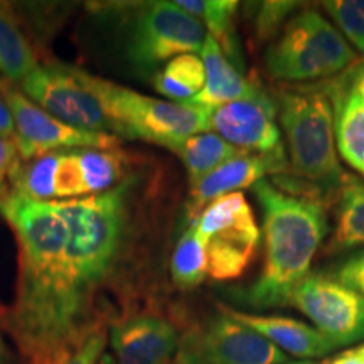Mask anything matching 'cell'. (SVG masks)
Masks as SVG:
<instances>
[{
	"label": "cell",
	"mask_w": 364,
	"mask_h": 364,
	"mask_svg": "<svg viewBox=\"0 0 364 364\" xmlns=\"http://www.w3.org/2000/svg\"><path fill=\"white\" fill-rule=\"evenodd\" d=\"M0 213L19 245V280L7 326L27 359L75 339L95 324L91 299L68 265V231L54 203L9 193Z\"/></svg>",
	"instance_id": "obj_1"
},
{
	"label": "cell",
	"mask_w": 364,
	"mask_h": 364,
	"mask_svg": "<svg viewBox=\"0 0 364 364\" xmlns=\"http://www.w3.org/2000/svg\"><path fill=\"white\" fill-rule=\"evenodd\" d=\"M263 215L265 257L258 280L240 300L255 309L289 306L326 236L322 201L306 193L280 189L263 179L253 186Z\"/></svg>",
	"instance_id": "obj_2"
},
{
	"label": "cell",
	"mask_w": 364,
	"mask_h": 364,
	"mask_svg": "<svg viewBox=\"0 0 364 364\" xmlns=\"http://www.w3.org/2000/svg\"><path fill=\"white\" fill-rule=\"evenodd\" d=\"M129 182L108 193L53 201L68 231L66 257L76 284L91 299L115 267L127 226Z\"/></svg>",
	"instance_id": "obj_3"
},
{
	"label": "cell",
	"mask_w": 364,
	"mask_h": 364,
	"mask_svg": "<svg viewBox=\"0 0 364 364\" xmlns=\"http://www.w3.org/2000/svg\"><path fill=\"white\" fill-rule=\"evenodd\" d=\"M277 105L295 179L306 182L314 196L346 186L336 152L334 107L327 91L287 90Z\"/></svg>",
	"instance_id": "obj_4"
},
{
	"label": "cell",
	"mask_w": 364,
	"mask_h": 364,
	"mask_svg": "<svg viewBox=\"0 0 364 364\" xmlns=\"http://www.w3.org/2000/svg\"><path fill=\"white\" fill-rule=\"evenodd\" d=\"M83 80L102 105L112 134L124 139L172 145L209 132L213 108L193 102H166L83 71Z\"/></svg>",
	"instance_id": "obj_5"
},
{
	"label": "cell",
	"mask_w": 364,
	"mask_h": 364,
	"mask_svg": "<svg viewBox=\"0 0 364 364\" xmlns=\"http://www.w3.org/2000/svg\"><path fill=\"white\" fill-rule=\"evenodd\" d=\"M356 54L316 9L290 17L265 53L267 73L277 81L302 83L327 78L353 65Z\"/></svg>",
	"instance_id": "obj_6"
},
{
	"label": "cell",
	"mask_w": 364,
	"mask_h": 364,
	"mask_svg": "<svg viewBox=\"0 0 364 364\" xmlns=\"http://www.w3.org/2000/svg\"><path fill=\"white\" fill-rule=\"evenodd\" d=\"M194 223L206 250L208 275L213 280H233L248 270L262 233L243 194L233 193L215 199Z\"/></svg>",
	"instance_id": "obj_7"
},
{
	"label": "cell",
	"mask_w": 364,
	"mask_h": 364,
	"mask_svg": "<svg viewBox=\"0 0 364 364\" xmlns=\"http://www.w3.org/2000/svg\"><path fill=\"white\" fill-rule=\"evenodd\" d=\"M184 332L177 364H287V354L220 307Z\"/></svg>",
	"instance_id": "obj_8"
},
{
	"label": "cell",
	"mask_w": 364,
	"mask_h": 364,
	"mask_svg": "<svg viewBox=\"0 0 364 364\" xmlns=\"http://www.w3.org/2000/svg\"><path fill=\"white\" fill-rule=\"evenodd\" d=\"M206 29L176 2H150L132 22L127 36V56L142 71L182 54L201 51Z\"/></svg>",
	"instance_id": "obj_9"
},
{
	"label": "cell",
	"mask_w": 364,
	"mask_h": 364,
	"mask_svg": "<svg viewBox=\"0 0 364 364\" xmlns=\"http://www.w3.org/2000/svg\"><path fill=\"white\" fill-rule=\"evenodd\" d=\"M0 95L6 100L16 127V144L22 161H31L59 149H100L110 150L120 145L112 134L86 132L63 124L27 98L9 80H0Z\"/></svg>",
	"instance_id": "obj_10"
},
{
	"label": "cell",
	"mask_w": 364,
	"mask_h": 364,
	"mask_svg": "<svg viewBox=\"0 0 364 364\" xmlns=\"http://www.w3.org/2000/svg\"><path fill=\"white\" fill-rule=\"evenodd\" d=\"M22 93L63 124L112 134L102 105L83 80V71L63 65L38 66L21 83ZM113 135V134H112Z\"/></svg>",
	"instance_id": "obj_11"
},
{
	"label": "cell",
	"mask_w": 364,
	"mask_h": 364,
	"mask_svg": "<svg viewBox=\"0 0 364 364\" xmlns=\"http://www.w3.org/2000/svg\"><path fill=\"white\" fill-rule=\"evenodd\" d=\"M277 117L279 105L258 85L250 97L213 108L209 130L233 147L272 159L289 171Z\"/></svg>",
	"instance_id": "obj_12"
},
{
	"label": "cell",
	"mask_w": 364,
	"mask_h": 364,
	"mask_svg": "<svg viewBox=\"0 0 364 364\" xmlns=\"http://www.w3.org/2000/svg\"><path fill=\"white\" fill-rule=\"evenodd\" d=\"M290 304L339 348L364 339V295L336 279L309 275L297 287Z\"/></svg>",
	"instance_id": "obj_13"
},
{
	"label": "cell",
	"mask_w": 364,
	"mask_h": 364,
	"mask_svg": "<svg viewBox=\"0 0 364 364\" xmlns=\"http://www.w3.org/2000/svg\"><path fill=\"white\" fill-rule=\"evenodd\" d=\"M110 343L118 364H166L177 353L179 336L164 317L134 314L112 326Z\"/></svg>",
	"instance_id": "obj_14"
},
{
	"label": "cell",
	"mask_w": 364,
	"mask_h": 364,
	"mask_svg": "<svg viewBox=\"0 0 364 364\" xmlns=\"http://www.w3.org/2000/svg\"><path fill=\"white\" fill-rule=\"evenodd\" d=\"M285 172L272 159L258 156V154L241 152L230 161L221 164L206 177L191 186L189 218L198 220L203 209L221 196L240 193L241 189L253 188L257 182L265 179L267 174Z\"/></svg>",
	"instance_id": "obj_15"
},
{
	"label": "cell",
	"mask_w": 364,
	"mask_h": 364,
	"mask_svg": "<svg viewBox=\"0 0 364 364\" xmlns=\"http://www.w3.org/2000/svg\"><path fill=\"white\" fill-rule=\"evenodd\" d=\"M225 311L241 324L248 326L250 329L270 341L280 351L284 349L297 358H321L339 348L334 341L318 332L316 327L295 318L255 316V314L233 311L230 307H225Z\"/></svg>",
	"instance_id": "obj_16"
},
{
	"label": "cell",
	"mask_w": 364,
	"mask_h": 364,
	"mask_svg": "<svg viewBox=\"0 0 364 364\" xmlns=\"http://www.w3.org/2000/svg\"><path fill=\"white\" fill-rule=\"evenodd\" d=\"M201 53L206 81H204L201 93L196 95L189 102L216 108L221 105L236 102V100L247 98L258 88V83L250 81L241 75L238 68L228 59L221 46L211 36H206Z\"/></svg>",
	"instance_id": "obj_17"
},
{
	"label": "cell",
	"mask_w": 364,
	"mask_h": 364,
	"mask_svg": "<svg viewBox=\"0 0 364 364\" xmlns=\"http://www.w3.org/2000/svg\"><path fill=\"white\" fill-rule=\"evenodd\" d=\"M334 107L336 144L344 161L364 177V100L353 85L326 90Z\"/></svg>",
	"instance_id": "obj_18"
},
{
	"label": "cell",
	"mask_w": 364,
	"mask_h": 364,
	"mask_svg": "<svg viewBox=\"0 0 364 364\" xmlns=\"http://www.w3.org/2000/svg\"><path fill=\"white\" fill-rule=\"evenodd\" d=\"M177 6L196 17L233 65L241 70V54L236 39L235 17L240 4L236 0H177Z\"/></svg>",
	"instance_id": "obj_19"
},
{
	"label": "cell",
	"mask_w": 364,
	"mask_h": 364,
	"mask_svg": "<svg viewBox=\"0 0 364 364\" xmlns=\"http://www.w3.org/2000/svg\"><path fill=\"white\" fill-rule=\"evenodd\" d=\"M169 150H172L184 164L191 186L206 177L209 172L215 171L221 164L243 152L213 132L189 136V139L172 145Z\"/></svg>",
	"instance_id": "obj_20"
},
{
	"label": "cell",
	"mask_w": 364,
	"mask_h": 364,
	"mask_svg": "<svg viewBox=\"0 0 364 364\" xmlns=\"http://www.w3.org/2000/svg\"><path fill=\"white\" fill-rule=\"evenodd\" d=\"M38 68V58L12 12L0 4V71L11 83H22Z\"/></svg>",
	"instance_id": "obj_21"
},
{
	"label": "cell",
	"mask_w": 364,
	"mask_h": 364,
	"mask_svg": "<svg viewBox=\"0 0 364 364\" xmlns=\"http://www.w3.org/2000/svg\"><path fill=\"white\" fill-rule=\"evenodd\" d=\"M152 81L156 90L164 97L177 102H189L204 88V63L196 54H182L171 59Z\"/></svg>",
	"instance_id": "obj_22"
},
{
	"label": "cell",
	"mask_w": 364,
	"mask_h": 364,
	"mask_svg": "<svg viewBox=\"0 0 364 364\" xmlns=\"http://www.w3.org/2000/svg\"><path fill=\"white\" fill-rule=\"evenodd\" d=\"M171 275L174 284L184 290L201 285L206 279V250H204V243L194 221L177 241L171 260Z\"/></svg>",
	"instance_id": "obj_23"
},
{
	"label": "cell",
	"mask_w": 364,
	"mask_h": 364,
	"mask_svg": "<svg viewBox=\"0 0 364 364\" xmlns=\"http://www.w3.org/2000/svg\"><path fill=\"white\" fill-rule=\"evenodd\" d=\"M107 344L103 322H95L75 339L58 346L51 351L27 359V364H97Z\"/></svg>",
	"instance_id": "obj_24"
},
{
	"label": "cell",
	"mask_w": 364,
	"mask_h": 364,
	"mask_svg": "<svg viewBox=\"0 0 364 364\" xmlns=\"http://www.w3.org/2000/svg\"><path fill=\"white\" fill-rule=\"evenodd\" d=\"M59 152H49L31 161H21L14 172L11 193L26 196L34 201L49 203L54 198V176L59 161Z\"/></svg>",
	"instance_id": "obj_25"
},
{
	"label": "cell",
	"mask_w": 364,
	"mask_h": 364,
	"mask_svg": "<svg viewBox=\"0 0 364 364\" xmlns=\"http://www.w3.org/2000/svg\"><path fill=\"white\" fill-rule=\"evenodd\" d=\"M78 156L88 194H103L120 186L124 157L115 149H81Z\"/></svg>",
	"instance_id": "obj_26"
},
{
	"label": "cell",
	"mask_w": 364,
	"mask_h": 364,
	"mask_svg": "<svg viewBox=\"0 0 364 364\" xmlns=\"http://www.w3.org/2000/svg\"><path fill=\"white\" fill-rule=\"evenodd\" d=\"M339 223L332 247L351 248L364 245V184L351 182L343 188Z\"/></svg>",
	"instance_id": "obj_27"
},
{
	"label": "cell",
	"mask_w": 364,
	"mask_h": 364,
	"mask_svg": "<svg viewBox=\"0 0 364 364\" xmlns=\"http://www.w3.org/2000/svg\"><path fill=\"white\" fill-rule=\"evenodd\" d=\"M322 9L339 27L341 36L364 53V0H331L322 4Z\"/></svg>",
	"instance_id": "obj_28"
},
{
	"label": "cell",
	"mask_w": 364,
	"mask_h": 364,
	"mask_svg": "<svg viewBox=\"0 0 364 364\" xmlns=\"http://www.w3.org/2000/svg\"><path fill=\"white\" fill-rule=\"evenodd\" d=\"M88 194L83 171H81L78 150H68L59 154V161L54 176V198L63 201L80 199Z\"/></svg>",
	"instance_id": "obj_29"
},
{
	"label": "cell",
	"mask_w": 364,
	"mask_h": 364,
	"mask_svg": "<svg viewBox=\"0 0 364 364\" xmlns=\"http://www.w3.org/2000/svg\"><path fill=\"white\" fill-rule=\"evenodd\" d=\"M299 7L297 2H260L253 7V34L258 43L275 38L290 19V14Z\"/></svg>",
	"instance_id": "obj_30"
},
{
	"label": "cell",
	"mask_w": 364,
	"mask_h": 364,
	"mask_svg": "<svg viewBox=\"0 0 364 364\" xmlns=\"http://www.w3.org/2000/svg\"><path fill=\"white\" fill-rule=\"evenodd\" d=\"M19 149L16 139L0 136V201L7 198L11 193V182L17 166L21 164Z\"/></svg>",
	"instance_id": "obj_31"
},
{
	"label": "cell",
	"mask_w": 364,
	"mask_h": 364,
	"mask_svg": "<svg viewBox=\"0 0 364 364\" xmlns=\"http://www.w3.org/2000/svg\"><path fill=\"white\" fill-rule=\"evenodd\" d=\"M336 280L364 295V252L346 260L336 273Z\"/></svg>",
	"instance_id": "obj_32"
},
{
	"label": "cell",
	"mask_w": 364,
	"mask_h": 364,
	"mask_svg": "<svg viewBox=\"0 0 364 364\" xmlns=\"http://www.w3.org/2000/svg\"><path fill=\"white\" fill-rule=\"evenodd\" d=\"M0 136H7V139H14V136H16V127H14L12 113L9 110L2 95H0Z\"/></svg>",
	"instance_id": "obj_33"
},
{
	"label": "cell",
	"mask_w": 364,
	"mask_h": 364,
	"mask_svg": "<svg viewBox=\"0 0 364 364\" xmlns=\"http://www.w3.org/2000/svg\"><path fill=\"white\" fill-rule=\"evenodd\" d=\"M324 364H364L361 349H349V351H344L334 356L329 361H326Z\"/></svg>",
	"instance_id": "obj_34"
},
{
	"label": "cell",
	"mask_w": 364,
	"mask_h": 364,
	"mask_svg": "<svg viewBox=\"0 0 364 364\" xmlns=\"http://www.w3.org/2000/svg\"><path fill=\"white\" fill-rule=\"evenodd\" d=\"M351 85H353V88L356 90L358 93L361 95V98L364 100V63L351 75Z\"/></svg>",
	"instance_id": "obj_35"
},
{
	"label": "cell",
	"mask_w": 364,
	"mask_h": 364,
	"mask_svg": "<svg viewBox=\"0 0 364 364\" xmlns=\"http://www.w3.org/2000/svg\"><path fill=\"white\" fill-rule=\"evenodd\" d=\"M0 364H9V356H7V349L4 346L2 339H0Z\"/></svg>",
	"instance_id": "obj_36"
},
{
	"label": "cell",
	"mask_w": 364,
	"mask_h": 364,
	"mask_svg": "<svg viewBox=\"0 0 364 364\" xmlns=\"http://www.w3.org/2000/svg\"><path fill=\"white\" fill-rule=\"evenodd\" d=\"M97 364H118V363H117V359L112 356V354L107 353V354H103L102 358H100V361Z\"/></svg>",
	"instance_id": "obj_37"
},
{
	"label": "cell",
	"mask_w": 364,
	"mask_h": 364,
	"mask_svg": "<svg viewBox=\"0 0 364 364\" xmlns=\"http://www.w3.org/2000/svg\"><path fill=\"white\" fill-rule=\"evenodd\" d=\"M287 364H314V363H309V361H302V363H287Z\"/></svg>",
	"instance_id": "obj_38"
},
{
	"label": "cell",
	"mask_w": 364,
	"mask_h": 364,
	"mask_svg": "<svg viewBox=\"0 0 364 364\" xmlns=\"http://www.w3.org/2000/svg\"><path fill=\"white\" fill-rule=\"evenodd\" d=\"M359 349H361V354H363V359H364V344L359 346Z\"/></svg>",
	"instance_id": "obj_39"
}]
</instances>
